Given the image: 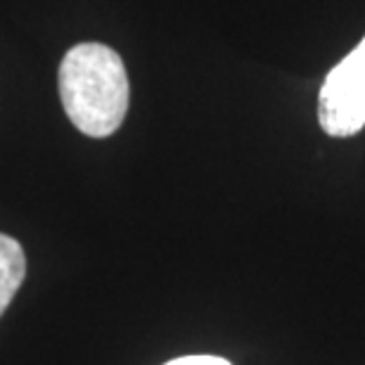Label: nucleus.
<instances>
[{"mask_svg": "<svg viewBox=\"0 0 365 365\" xmlns=\"http://www.w3.org/2000/svg\"><path fill=\"white\" fill-rule=\"evenodd\" d=\"M128 74L105 43H78L60 64V98L69 121L91 138H107L128 112Z\"/></svg>", "mask_w": 365, "mask_h": 365, "instance_id": "obj_1", "label": "nucleus"}, {"mask_svg": "<svg viewBox=\"0 0 365 365\" xmlns=\"http://www.w3.org/2000/svg\"><path fill=\"white\" fill-rule=\"evenodd\" d=\"M318 121L332 138H351L365 126V36L327 74L318 95Z\"/></svg>", "mask_w": 365, "mask_h": 365, "instance_id": "obj_2", "label": "nucleus"}, {"mask_svg": "<svg viewBox=\"0 0 365 365\" xmlns=\"http://www.w3.org/2000/svg\"><path fill=\"white\" fill-rule=\"evenodd\" d=\"M26 275L24 250L14 237L0 232V316L19 292Z\"/></svg>", "mask_w": 365, "mask_h": 365, "instance_id": "obj_3", "label": "nucleus"}, {"mask_svg": "<svg viewBox=\"0 0 365 365\" xmlns=\"http://www.w3.org/2000/svg\"><path fill=\"white\" fill-rule=\"evenodd\" d=\"M164 365H230L225 359H218V356H182V359L169 361Z\"/></svg>", "mask_w": 365, "mask_h": 365, "instance_id": "obj_4", "label": "nucleus"}]
</instances>
